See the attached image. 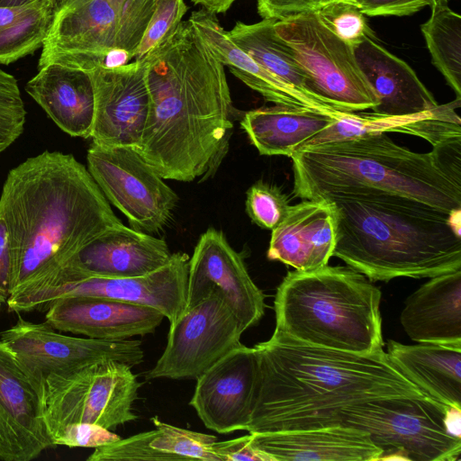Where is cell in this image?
Returning <instances> with one entry per match:
<instances>
[{"label":"cell","instance_id":"cell-1","mask_svg":"<svg viewBox=\"0 0 461 461\" xmlns=\"http://www.w3.org/2000/svg\"><path fill=\"white\" fill-rule=\"evenodd\" d=\"M143 59L150 106L135 149L162 178L191 182L220 158L232 128L224 66L189 20Z\"/></svg>","mask_w":461,"mask_h":461},{"label":"cell","instance_id":"cell-2","mask_svg":"<svg viewBox=\"0 0 461 461\" xmlns=\"http://www.w3.org/2000/svg\"><path fill=\"white\" fill-rule=\"evenodd\" d=\"M259 384L249 433L338 426L346 407L387 398L431 397L383 349L370 354L300 342L275 330L255 345Z\"/></svg>","mask_w":461,"mask_h":461},{"label":"cell","instance_id":"cell-3","mask_svg":"<svg viewBox=\"0 0 461 461\" xmlns=\"http://www.w3.org/2000/svg\"><path fill=\"white\" fill-rule=\"evenodd\" d=\"M0 218L9 240L10 296L122 224L87 168L59 151H44L10 170Z\"/></svg>","mask_w":461,"mask_h":461},{"label":"cell","instance_id":"cell-4","mask_svg":"<svg viewBox=\"0 0 461 461\" xmlns=\"http://www.w3.org/2000/svg\"><path fill=\"white\" fill-rule=\"evenodd\" d=\"M290 158L293 194L303 200L391 195L447 214L461 211V177L445 167L436 148L415 152L380 133L303 147Z\"/></svg>","mask_w":461,"mask_h":461},{"label":"cell","instance_id":"cell-5","mask_svg":"<svg viewBox=\"0 0 461 461\" xmlns=\"http://www.w3.org/2000/svg\"><path fill=\"white\" fill-rule=\"evenodd\" d=\"M333 256L370 281L431 278L461 269V235L447 214L410 198L367 195L331 201Z\"/></svg>","mask_w":461,"mask_h":461},{"label":"cell","instance_id":"cell-6","mask_svg":"<svg viewBox=\"0 0 461 461\" xmlns=\"http://www.w3.org/2000/svg\"><path fill=\"white\" fill-rule=\"evenodd\" d=\"M382 293L349 267L289 271L276 289L275 330L312 346L370 354L384 349Z\"/></svg>","mask_w":461,"mask_h":461},{"label":"cell","instance_id":"cell-7","mask_svg":"<svg viewBox=\"0 0 461 461\" xmlns=\"http://www.w3.org/2000/svg\"><path fill=\"white\" fill-rule=\"evenodd\" d=\"M155 0H65L55 11L38 68L58 63L89 71L129 63Z\"/></svg>","mask_w":461,"mask_h":461},{"label":"cell","instance_id":"cell-8","mask_svg":"<svg viewBox=\"0 0 461 461\" xmlns=\"http://www.w3.org/2000/svg\"><path fill=\"white\" fill-rule=\"evenodd\" d=\"M188 263L187 254L172 253L160 268L132 277L104 276L65 263L11 295L6 306L10 312L20 314L45 311L65 299L105 298L154 308L172 323L186 308Z\"/></svg>","mask_w":461,"mask_h":461},{"label":"cell","instance_id":"cell-9","mask_svg":"<svg viewBox=\"0 0 461 461\" xmlns=\"http://www.w3.org/2000/svg\"><path fill=\"white\" fill-rule=\"evenodd\" d=\"M131 366L104 359L52 374L36 383L43 420L53 442L66 426L87 422L110 430L138 418L133 405L141 386Z\"/></svg>","mask_w":461,"mask_h":461},{"label":"cell","instance_id":"cell-10","mask_svg":"<svg viewBox=\"0 0 461 461\" xmlns=\"http://www.w3.org/2000/svg\"><path fill=\"white\" fill-rule=\"evenodd\" d=\"M447 407L432 397L373 400L344 408L338 426L366 432L383 450L379 460L459 461L461 438L444 424Z\"/></svg>","mask_w":461,"mask_h":461},{"label":"cell","instance_id":"cell-11","mask_svg":"<svg viewBox=\"0 0 461 461\" xmlns=\"http://www.w3.org/2000/svg\"><path fill=\"white\" fill-rule=\"evenodd\" d=\"M274 27L293 49L320 95L338 111L357 113L378 104L353 48L329 31L314 11L276 21Z\"/></svg>","mask_w":461,"mask_h":461},{"label":"cell","instance_id":"cell-12","mask_svg":"<svg viewBox=\"0 0 461 461\" xmlns=\"http://www.w3.org/2000/svg\"><path fill=\"white\" fill-rule=\"evenodd\" d=\"M165 349L146 380H196L213 364L242 345L245 331L225 297L212 289L169 323Z\"/></svg>","mask_w":461,"mask_h":461},{"label":"cell","instance_id":"cell-13","mask_svg":"<svg viewBox=\"0 0 461 461\" xmlns=\"http://www.w3.org/2000/svg\"><path fill=\"white\" fill-rule=\"evenodd\" d=\"M86 159L107 201L133 229L154 233L167 224L178 196L134 148L92 143Z\"/></svg>","mask_w":461,"mask_h":461},{"label":"cell","instance_id":"cell-14","mask_svg":"<svg viewBox=\"0 0 461 461\" xmlns=\"http://www.w3.org/2000/svg\"><path fill=\"white\" fill-rule=\"evenodd\" d=\"M16 355L33 385L52 374L73 371L104 359L134 366L144 358L139 339L107 340L63 334L47 321H17L0 333Z\"/></svg>","mask_w":461,"mask_h":461},{"label":"cell","instance_id":"cell-15","mask_svg":"<svg viewBox=\"0 0 461 461\" xmlns=\"http://www.w3.org/2000/svg\"><path fill=\"white\" fill-rule=\"evenodd\" d=\"M259 384L255 348L241 345L196 379L189 402L203 425L220 434L246 430L255 408Z\"/></svg>","mask_w":461,"mask_h":461},{"label":"cell","instance_id":"cell-16","mask_svg":"<svg viewBox=\"0 0 461 461\" xmlns=\"http://www.w3.org/2000/svg\"><path fill=\"white\" fill-rule=\"evenodd\" d=\"M88 73L95 94L93 143L137 149L150 106L145 60L99 66Z\"/></svg>","mask_w":461,"mask_h":461},{"label":"cell","instance_id":"cell-17","mask_svg":"<svg viewBox=\"0 0 461 461\" xmlns=\"http://www.w3.org/2000/svg\"><path fill=\"white\" fill-rule=\"evenodd\" d=\"M218 290L247 329L258 323L265 314V294L250 277L243 258L214 228L203 232L189 258L187 304L203 299L211 290Z\"/></svg>","mask_w":461,"mask_h":461},{"label":"cell","instance_id":"cell-18","mask_svg":"<svg viewBox=\"0 0 461 461\" xmlns=\"http://www.w3.org/2000/svg\"><path fill=\"white\" fill-rule=\"evenodd\" d=\"M52 447L37 391L15 353L0 340V459L31 461Z\"/></svg>","mask_w":461,"mask_h":461},{"label":"cell","instance_id":"cell-19","mask_svg":"<svg viewBox=\"0 0 461 461\" xmlns=\"http://www.w3.org/2000/svg\"><path fill=\"white\" fill-rule=\"evenodd\" d=\"M45 312V321L61 332L107 340L153 333L165 318L149 306L93 297L57 301Z\"/></svg>","mask_w":461,"mask_h":461},{"label":"cell","instance_id":"cell-20","mask_svg":"<svg viewBox=\"0 0 461 461\" xmlns=\"http://www.w3.org/2000/svg\"><path fill=\"white\" fill-rule=\"evenodd\" d=\"M336 230L333 202L303 200L272 230L267 257L298 271L320 268L333 256Z\"/></svg>","mask_w":461,"mask_h":461},{"label":"cell","instance_id":"cell-21","mask_svg":"<svg viewBox=\"0 0 461 461\" xmlns=\"http://www.w3.org/2000/svg\"><path fill=\"white\" fill-rule=\"evenodd\" d=\"M216 58L230 72L266 101L277 105L305 108L339 118L346 112L330 104L309 95L280 80L262 68L230 38L215 14L202 8L188 19Z\"/></svg>","mask_w":461,"mask_h":461},{"label":"cell","instance_id":"cell-22","mask_svg":"<svg viewBox=\"0 0 461 461\" xmlns=\"http://www.w3.org/2000/svg\"><path fill=\"white\" fill-rule=\"evenodd\" d=\"M250 434L272 461H377L383 454L366 432L347 426Z\"/></svg>","mask_w":461,"mask_h":461},{"label":"cell","instance_id":"cell-23","mask_svg":"<svg viewBox=\"0 0 461 461\" xmlns=\"http://www.w3.org/2000/svg\"><path fill=\"white\" fill-rule=\"evenodd\" d=\"M171 256L164 240L121 224L93 239L66 263L104 276L132 277L160 268Z\"/></svg>","mask_w":461,"mask_h":461},{"label":"cell","instance_id":"cell-24","mask_svg":"<svg viewBox=\"0 0 461 461\" xmlns=\"http://www.w3.org/2000/svg\"><path fill=\"white\" fill-rule=\"evenodd\" d=\"M353 50L359 69L378 99L373 113L410 115L438 105L413 69L374 38H366Z\"/></svg>","mask_w":461,"mask_h":461},{"label":"cell","instance_id":"cell-25","mask_svg":"<svg viewBox=\"0 0 461 461\" xmlns=\"http://www.w3.org/2000/svg\"><path fill=\"white\" fill-rule=\"evenodd\" d=\"M460 105L461 99L456 98L431 110L410 115H384L364 111L345 113L301 148L389 132L420 137L435 147L446 140L461 138V119L456 112Z\"/></svg>","mask_w":461,"mask_h":461},{"label":"cell","instance_id":"cell-26","mask_svg":"<svg viewBox=\"0 0 461 461\" xmlns=\"http://www.w3.org/2000/svg\"><path fill=\"white\" fill-rule=\"evenodd\" d=\"M25 90L66 133L91 137L95 94L88 71L58 63L38 68Z\"/></svg>","mask_w":461,"mask_h":461},{"label":"cell","instance_id":"cell-27","mask_svg":"<svg viewBox=\"0 0 461 461\" xmlns=\"http://www.w3.org/2000/svg\"><path fill=\"white\" fill-rule=\"evenodd\" d=\"M400 321L418 343L461 345V269L423 284L406 299Z\"/></svg>","mask_w":461,"mask_h":461},{"label":"cell","instance_id":"cell-28","mask_svg":"<svg viewBox=\"0 0 461 461\" xmlns=\"http://www.w3.org/2000/svg\"><path fill=\"white\" fill-rule=\"evenodd\" d=\"M155 429L95 448L87 461H219L213 435L182 429L152 417Z\"/></svg>","mask_w":461,"mask_h":461},{"label":"cell","instance_id":"cell-29","mask_svg":"<svg viewBox=\"0 0 461 461\" xmlns=\"http://www.w3.org/2000/svg\"><path fill=\"white\" fill-rule=\"evenodd\" d=\"M393 363L424 393L439 402L461 409V345L389 340Z\"/></svg>","mask_w":461,"mask_h":461},{"label":"cell","instance_id":"cell-30","mask_svg":"<svg viewBox=\"0 0 461 461\" xmlns=\"http://www.w3.org/2000/svg\"><path fill=\"white\" fill-rule=\"evenodd\" d=\"M337 119L305 108L275 104L247 112L240 126L261 155L290 158Z\"/></svg>","mask_w":461,"mask_h":461},{"label":"cell","instance_id":"cell-31","mask_svg":"<svg viewBox=\"0 0 461 461\" xmlns=\"http://www.w3.org/2000/svg\"><path fill=\"white\" fill-rule=\"evenodd\" d=\"M276 21L263 19L251 24L238 22L228 34L236 45L272 75L309 95L330 104L320 95L313 79L300 64L293 49L276 33Z\"/></svg>","mask_w":461,"mask_h":461},{"label":"cell","instance_id":"cell-32","mask_svg":"<svg viewBox=\"0 0 461 461\" xmlns=\"http://www.w3.org/2000/svg\"><path fill=\"white\" fill-rule=\"evenodd\" d=\"M55 11L51 0H0V64L41 48Z\"/></svg>","mask_w":461,"mask_h":461},{"label":"cell","instance_id":"cell-33","mask_svg":"<svg viewBox=\"0 0 461 461\" xmlns=\"http://www.w3.org/2000/svg\"><path fill=\"white\" fill-rule=\"evenodd\" d=\"M433 65L461 99V18L447 5L431 10L420 25Z\"/></svg>","mask_w":461,"mask_h":461},{"label":"cell","instance_id":"cell-34","mask_svg":"<svg viewBox=\"0 0 461 461\" xmlns=\"http://www.w3.org/2000/svg\"><path fill=\"white\" fill-rule=\"evenodd\" d=\"M314 12L329 31L352 48L366 38L375 37L365 14L354 3L331 2L319 6Z\"/></svg>","mask_w":461,"mask_h":461},{"label":"cell","instance_id":"cell-35","mask_svg":"<svg viewBox=\"0 0 461 461\" xmlns=\"http://www.w3.org/2000/svg\"><path fill=\"white\" fill-rule=\"evenodd\" d=\"M187 11L184 0H155L154 9L133 55L143 59L177 29Z\"/></svg>","mask_w":461,"mask_h":461},{"label":"cell","instance_id":"cell-36","mask_svg":"<svg viewBox=\"0 0 461 461\" xmlns=\"http://www.w3.org/2000/svg\"><path fill=\"white\" fill-rule=\"evenodd\" d=\"M289 207L287 195L275 185L258 181L247 191V213L260 228L275 229L284 220Z\"/></svg>","mask_w":461,"mask_h":461},{"label":"cell","instance_id":"cell-37","mask_svg":"<svg viewBox=\"0 0 461 461\" xmlns=\"http://www.w3.org/2000/svg\"><path fill=\"white\" fill-rule=\"evenodd\" d=\"M25 117L26 111L17 80L0 69V152L21 136Z\"/></svg>","mask_w":461,"mask_h":461},{"label":"cell","instance_id":"cell-38","mask_svg":"<svg viewBox=\"0 0 461 461\" xmlns=\"http://www.w3.org/2000/svg\"><path fill=\"white\" fill-rule=\"evenodd\" d=\"M120 438V436L100 425L81 422L64 427L53 438V445L96 448Z\"/></svg>","mask_w":461,"mask_h":461},{"label":"cell","instance_id":"cell-39","mask_svg":"<svg viewBox=\"0 0 461 461\" xmlns=\"http://www.w3.org/2000/svg\"><path fill=\"white\" fill-rule=\"evenodd\" d=\"M355 4L367 16H405L425 6L432 8L434 0H356Z\"/></svg>","mask_w":461,"mask_h":461},{"label":"cell","instance_id":"cell-40","mask_svg":"<svg viewBox=\"0 0 461 461\" xmlns=\"http://www.w3.org/2000/svg\"><path fill=\"white\" fill-rule=\"evenodd\" d=\"M212 449L219 461H272L267 455L253 446L250 433L233 439L215 440Z\"/></svg>","mask_w":461,"mask_h":461},{"label":"cell","instance_id":"cell-41","mask_svg":"<svg viewBox=\"0 0 461 461\" xmlns=\"http://www.w3.org/2000/svg\"><path fill=\"white\" fill-rule=\"evenodd\" d=\"M320 0H257L263 19L282 20L300 13L315 11Z\"/></svg>","mask_w":461,"mask_h":461},{"label":"cell","instance_id":"cell-42","mask_svg":"<svg viewBox=\"0 0 461 461\" xmlns=\"http://www.w3.org/2000/svg\"><path fill=\"white\" fill-rule=\"evenodd\" d=\"M10 250L9 240L4 221L0 218V307L6 304L10 296Z\"/></svg>","mask_w":461,"mask_h":461},{"label":"cell","instance_id":"cell-43","mask_svg":"<svg viewBox=\"0 0 461 461\" xmlns=\"http://www.w3.org/2000/svg\"><path fill=\"white\" fill-rule=\"evenodd\" d=\"M444 424L450 435L461 438V409L448 406L446 410Z\"/></svg>","mask_w":461,"mask_h":461},{"label":"cell","instance_id":"cell-44","mask_svg":"<svg viewBox=\"0 0 461 461\" xmlns=\"http://www.w3.org/2000/svg\"><path fill=\"white\" fill-rule=\"evenodd\" d=\"M236 0H192L195 5L213 14L225 13Z\"/></svg>","mask_w":461,"mask_h":461},{"label":"cell","instance_id":"cell-45","mask_svg":"<svg viewBox=\"0 0 461 461\" xmlns=\"http://www.w3.org/2000/svg\"><path fill=\"white\" fill-rule=\"evenodd\" d=\"M355 1L356 0H320L319 6L327 5V4L331 3V2H348V3H354L355 4Z\"/></svg>","mask_w":461,"mask_h":461},{"label":"cell","instance_id":"cell-46","mask_svg":"<svg viewBox=\"0 0 461 461\" xmlns=\"http://www.w3.org/2000/svg\"><path fill=\"white\" fill-rule=\"evenodd\" d=\"M447 3H448L447 0H434V5L431 8V10L435 9V8H438V7H440V6L447 5Z\"/></svg>","mask_w":461,"mask_h":461},{"label":"cell","instance_id":"cell-47","mask_svg":"<svg viewBox=\"0 0 461 461\" xmlns=\"http://www.w3.org/2000/svg\"><path fill=\"white\" fill-rule=\"evenodd\" d=\"M57 9L65 0H51Z\"/></svg>","mask_w":461,"mask_h":461}]
</instances>
